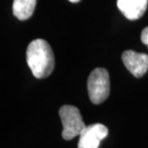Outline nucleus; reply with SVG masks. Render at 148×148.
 <instances>
[{
  "mask_svg": "<svg viewBox=\"0 0 148 148\" xmlns=\"http://www.w3.org/2000/svg\"><path fill=\"white\" fill-rule=\"evenodd\" d=\"M27 63L36 78L49 77L55 68V56L49 43L44 39H34L27 48Z\"/></svg>",
  "mask_w": 148,
  "mask_h": 148,
  "instance_id": "nucleus-1",
  "label": "nucleus"
},
{
  "mask_svg": "<svg viewBox=\"0 0 148 148\" xmlns=\"http://www.w3.org/2000/svg\"><path fill=\"white\" fill-rule=\"evenodd\" d=\"M87 88L89 97L94 104L105 101L110 94V77L104 68H96L88 77Z\"/></svg>",
  "mask_w": 148,
  "mask_h": 148,
  "instance_id": "nucleus-2",
  "label": "nucleus"
},
{
  "mask_svg": "<svg viewBox=\"0 0 148 148\" xmlns=\"http://www.w3.org/2000/svg\"><path fill=\"white\" fill-rule=\"evenodd\" d=\"M59 116H60L62 125H63L62 138L66 140H73L77 136H79L81 132L86 127L79 110L75 106H62L59 109Z\"/></svg>",
  "mask_w": 148,
  "mask_h": 148,
  "instance_id": "nucleus-3",
  "label": "nucleus"
},
{
  "mask_svg": "<svg viewBox=\"0 0 148 148\" xmlns=\"http://www.w3.org/2000/svg\"><path fill=\"white\" fill-rule=\"evenodd\" d=\"M108 135V128L101 123L86 126L79 135L77 148H99V143Z\"/></svg>",
  "mask_w": 148,
  "mask_h": 148,
  "instance_id": "nucleus-4",
  "label": "nucleus"
},
{
  "mask_svg": "<svg viewBox=\"0 0 148 148\" xmlns=\"http://www.w3.org/2000/svg\"><path fill=\"white\" fill-rule=\"evenodd\" d=\"M122 62L136 77H141L148 70V55L146 53L128 50L122 53Z\"/></svg>",
  "mask_w": 148,
  "mask_h": 148,
  "instance_id": "nucleus-5",
  "label": "nucleus"
},
{
  "mask_svg": "<svg viewBox=\"0 0 148 148\" xmlns=\"http://www.w3.org/2000/svg\"><path fill=\"white\" fill-rule=\"evenodd\" d=\"M116 6L129 20H137L145 12L148 0H116Z\"/></svg>",
  "mask_w": 148,
  "mask_h": 148,
  "instance_id": "nucleus-6",
  "label": "nucleus"
},
{
  "mask_svg": "<svg viewBox=\"0 0 148 148\" xmlns=\"http://www.w3.org/2000/svg\"><path fill=\"white\" fill-rule=\"evenodd\" d=\"M36 0H14L12 12L19 20H26L32 16Z\"/></svg>",
  "mask_w": 148,
  "mask_h": 148,
  "instance_id": "nucleus-7",
  "label": "nucleus"
},
{
  "mask_svg": "<svg viewBox=\"0 0 148 148\" xmlns=\"http://www.w3.org/2000/svg\"><path fill=\"white\" fill-rule=\"evenodd\" d=\"M140 39H141V42L148 47V27L144 28L143 30V33H141V36H140Z\"/></svg>",
  "mask_w": 148,
  "mask_h": 148,
  "instance_id": "nucleus-8",
  "label": "nucleus"
},
{
  "mask_svg": "<svg viewBox=\"0 0 148 148\" xmlns=\"http://www.w3.org/2000/svg\"><path fill=\"white\" fill-rule=\"evenodd\" d=\"M69 1L73 2V3H77V2H79V1H80V0H69Z\"/></svg>",
  "mask_w": 148,
  "mask_h": 148,
  "instance_id": "nucleus-9",
  "label": "nucleus"
}]
</instances>
